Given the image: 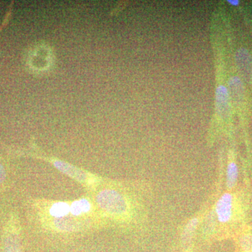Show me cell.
<instances>
[{
	"label": "cell",
	"mask_w": 252,
	"mask_h": 252,
	"mask_svg": "<svg viewBox=\"0 0 252 252\" xmlns=\"http://www.w3.org/2000/svg\"><path fill=\"white\" fill-rule=\"evenodd\" d=\"M5 252H21L19 238L16 233H9L4 239Z\"/></svg>",
	"instance_id": "obj_7"
},
{
	"label": "cell",
	"mask_w": 252,
	"mask_h": 252,
	"mask_svg": "<svg viewBox=\"0 0 252 252\" xmlns=\"http://www.w3.org/2000/svg\"><path fill=\"white\" fill-rule=\"evenodd\" d=\"M228 94L235 103H240L244 97V86L240 78L233 77L228 82Z\"/></svg>",
	"instance_id": "obj_6"
},
{
	"label": "cell",
	"mask_w": 252,
	"mask_h": 252,
	"mask_svg": "<svg viewBox=\"0 0 252 252\" xmlns=\"http://www.w3.org/2000/svg\"><path fill=\"white\" fill-rule=\"evenodd\" d=\"M96 201L102 210L113 216H123L128 210L124 195L114 189L101 190L96 197Z\"/></svg>",
	"instance_id": "obj_1"
},
{
	"label": "cell",
	"mask_w": 252,
	"mask_h": 252,
	"mask_svg": "<svg viewBox=\"0 0 252 252\" xmlns=\"http://www.w3.org/2000/svg\"><path fill=\"white\" fill-rule=\"evenodd\" d=\"M233 212V196L231 194H223L216 205L217 218L220 223H227L229 221Z\"/></svg>",
	"instance_id": "obj_4"
},
{
	"label": "cell",
	"mask_w": 252,
	"mask_h": 252,
	"mask_svg": "<svg viewBox=\"0 0 252 252\" xmlns=\"http://www.w3.org/2000/svg\"><path fill=\"white\" fill-rule=\"evenodd\" d=\"M235 61L240 74L246 81L252 79V57L248 51L239 49L235 54Z\"/></svg>",
	"instance_id": "obj_3"
},
{
	"label": "cell",
	"mask_w": 252,
	"mask_h": 252,
	"mask_svg": "<svg viewBox=\"0 0 252 252\" xmlns=\"http://www.w3.org/2000/svg\"><path fill=\"white\" fill-rule=\"evenodd\" d=\"M228 2L233 6H237L239 4V1L238 0H228Z\"/></svg>",
	"instance_id": "obj_14"
},
{
	"label": "cell",
	"mask_w": 252,
	"mask_h": 252,
	"mask_svg": "<svg viewBox=\"0 0 252 252\" xmlns=\"http://www.w3.org/2000/svg\"><path fill=\"white\" fill-rule=\"evenodd\" d=\"M198 224V220L197 218L193 219V220H190V221L187 223L183 233V238L184 240H185V241H187V240H189L190 238H191L192 235H193Z\"/></svg>",
	"instance_id": "obj_11"
},
{
	"label": "cell",
	"mask_w": 252,
	"mask_h": 252,
	"mask_svg": "<svg viewBox=\"0 0 252 252\" xmlns=\"http://www.w3.org/2000/svg\"><path fill=\"white\" fill-rule=\"evenodd\" d=\"M6 173L4 166L0 163V185L6 180Z\"/></svg>",
	"instance_id": "obj_13"
},
{
	"label": "cell",
	"mask_w": 252,
	"mask_h": 252,
	"mask_svg": "<svg viewBox=\"0 0 252 252\" xmlns=\"http://www.w3.org/2000/svg\"><path fill=\"white\" fill-rule=\"evenodd\" d=\"M50 215L56 218H63L70 212V206L67 203L59 202L51 206L49 210Z\"/></svg>",
	"instance_id": "obj_9"
},
{
	"label": "cell",
	"mask_w": 252,
	"mask_h": 252,
	"mask_svg": "<svg viewBox=\"0 0 252 252\" xmlns=\"http://www.w3.org/2000/svg\"><path fill=\"white\" fill-rule=\"evenodd\" d=\"M242 247L245 251L252 252V236H245L241 240Z\"/></svg>",
	"instance_id": "obj_12"
},
{
	"label": "cell",
	"mask_w": 252,
	"mask_h": 252,
	"mask_svg": "<svg viewBox=\"0 0 252 252\" xmlns=\"http://www.w3.org/2000/svg\"><path fill=\"white\" fill-rule=\"evenodd\" d=\"M226 177L227 187L229 189L233 188L236 184L238 177V166L235 162H230L228 165Z\"/></svg>",
	"instance_id": "obj_10"
},
{
	"label": "cell",
	"mask_w": 252,
	"mask_h": 252,
	"mask_svg": "<svg viewBox=\"0 0 252 252\" xmlns=\"http://www.w3.org/2000/svg\"><path fill=\"white\" fill-rule=\"evenodd\" d=\"M217 112L220 117L225 119L230 114V97L228 89L223 86L217 88L216 92Z\"/></svg>",
	"instance_id": "obj_5"
},
{
	"label": "cell",
	"mask_w": 252,
	"mask_h": 252,
	"mask_svg": "<svg viewBox=\"0 0 252 252\" xmlns=\"http://www.w3.org/2000/svg\"><path fill=\"white\" fill-rule=\"evenodd\" d=\"M54 166L63 173L72 177L77 182L86 186L94 185L95 182L94 176H91L77 167L73 166L67 162L62 160H56L54 161Z\"/></svg>",
	"instance_id": "obj_2"
},
{
	"label": "cell",
	"mask_w": 252,
	"mask_h": 252,
	"mask_svg": "<svg viewBox=\"0 0 252 252\" xmlns=\"http://www.w3.org/2000/svg\"><path fill=\"white\" fill-rule=\"evenodd\" d=\"M91 203L86 199H81L77 201L73 202L70 205V213L74 216H79L81 214L87 213L90 211Z\"/></svg>",
	"instance_id": "obj_8"
}]
</instances>
